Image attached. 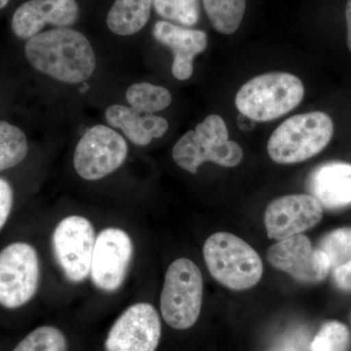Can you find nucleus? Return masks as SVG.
<instances>
[{
    "label": "nucleus",
    "mask_w": 351,
    "mask_h": 351,
    "mask_svg": "<svg viewBox=\"0 0 351 351\" xmlns=\"http://www.w3.org/2000/svg\"><path fill=\"white\" fill-rule=\"evenodd\" d=\"M334 279L341 290L351 292V260L334 270Z\"/></svg>",
    "instance_id": "obj_27"
},
{
    "label": "nucleus",
    "mask_w": 351,
    "mask_h": 351,
    "mask_svg": "<svg viewBox=\"0 0 351 351\" xmlns=\"http://www.w3.org/2000/svg\"><path fill=\"white\" fill-rule=\"evenodd\" d=\"M318 249L326 254L330 267L338 269L351 260V228L332 230L321 239Z\"/></svg>",
    "instance_id": "obj_24"
},
{
    "label": "nucleus",
    "mask_w": 351,
    "mask_h": 351,
    "mask_svg": "<svg viewBox=\"0 0 351 351\" xmlns=\"http://www.w3.org/2000/svg\"><path fill=\"white\" fill-rule=\"evenodd\" d=\"M350 343L348 327L338 321L325 323L314 337L311 351H346Z\"/></svg>",
    "instance_id": "obj_25"
},
{
    "label": "nucleus",
    "mask_w": 351,
    "mask_h": 351,
    "mask_svg": "<svg viewBox=\"0 0 351 351\" xmlns=\"http://www.w3.org/2000/svg\"><path fill=\"white\" fill-rule=\"evenodd\" d=\"M154 38L174 52L172 73L179 80H186L193 73V59L208 45L207 34L198 29H189L171 23L157 22L152 31Z\"/></svg>",
    "instance_id": "obj_15"
},
{
    "label": "nucleus",
    "mask_w": 351,
    "mask_h": 351,
    "mask_svg": "<svg viewBox=\"0 0 351 351\" xmlns=\"http://www.w3.org/2000/svg\"><path fill=\"white\" fill-rule=\"evenodd\" d=\"M214 29L219 34H232L239 29L246 10V0H202Z\"/></svg>",
    "instance_id": "obj_18"
},
{
    "label": "nucleus",
    "mask_w": 351,
    "mask_h": 351,
    "mask_svg": "<svg viewBox=\"0 0 351 351\" xmlns=\"http://www.w3.org/2000/svg\"><path fill=\"white\" fill-rule=\"evenodd\" d=\"M304 97L302 80L283 71H272L252 78L235 97L242 114L255 121H270L292 112Z\"/></svg>",
    "instance_id": "obj_2"
},
{
    "label": "nucleus",
    "mask_w": 351,
    "mask_h": 351,
    "mask_svg": "<svg viewBox=\"0 0 351 351\" xmlns=\"http://www.w3.org/2000/svg\"><path fill=\"white\" fill-rule=\"evenodd\" d=\"M40 267L36 249L25 242L8 245L0 252V306H25L38 292Z\"/></svg>",
    "instance_id": "obj_7"
},
{
    "label": "nucleus",
    "mask_w": 351,
    "mask_h": 351,
    "mask_svg": "<svg viewBox=\"0 0 351 351\" xmlns=\"http://www.w3.org/2000/svg\"><path fill=\"white\" fill-rule=\"evenodd\" d=\"M127 154L128 145L120 134L107 126L96 125L76 145L73 165L82 179L98 181L119 169Z\"/></svg>",
    "instance_id": "obj_9"
},
{
    "label": "nucleus",
    "mask_w": 351,
    "mask_h": 351,
    "mask_svg": "<svg viewBox=\"0 0 351 351\" xmlns=\"http://www.w3.org/2000/svg\"><path fill=\"white\" fill-rule=\"evenodd\" d=\"M173 159L182 169L191 174L197 173L198 167L206 161L235 167L243 159V151L237 143L228 140L226 122L219 115H208L189 131L175 145Z\"/></svg>",
    "instance_id": "obj_5"
},
{
    "label": "nucleus",
    "mask_w": 351,
    "mask_h": 351,
    "mask_svg": "<svg viewBox=\"0 0 351 351\" xmlns=\"http://www.w3.org/2000/svg\"><path fill=\"white\" fill-rule=\"evenodd\" d=\"M161 338V321L151 304L129 306L115 320L106 339V351H156Z\"/></svg>",
    "instance_id": "obj_11"
},
{
    "label": "nucleus",
    "mask_w": 351,
    "mask_h": 351,
    "mask_svg": "<svg viewBox=\"0 0 351 351\" xmlns=\"http://www.w3.org/2000/svg\"><path fill=\"white\" fill-rule=\"evenodd\" d=\"M29 151L24 132L8 122L0 121V171L22 162Z\"/></svg>",
    "instance_id": "obj_21"
},
{
    "label": "nucleus",
    "mask_w": 351,
    "mask_h": 351,
    "mask_svg": "<svg viewBox=\"0 0 351 351\" xmlns=\"http://www.w3.org/2000/svg\"><path fill=\"white\" fill-rule=\"evenodd\" d=\"M10 1V0H0V10H1L2 8H4L8 4V2Z\"/></svg>",
    "instance_id": "obj_29"
},
{
    "label": "nucleus",
    "mask_w": 351,
    "mask_h": 351,
    "mask_svg": "<svg viewBox=\"0 0 351 351\" xmlns=\"http://www.w3.org/2000/svg\"><path fill=\"white\" fill-rule=\"evenodd\" d=\"M13 351H68V341L57 327L41 326L25 337Z\"/></svg>",
    "instance_id": "obj_22"
},
{
    "label": "nucleus",
    "mask_w": 351,
    "mask_h": 351,
    "mask_svg": "<svg viewBox=\"0 0 351 351\" xmlns=\"http://www.w3.org/2000/svg\"><path fill=\"white\" fill-rule=\"evenodd\" d=\"M133 241L125 230L108 228L101 230L95 241L91 276L99 290L113 293L125 280L133 258Z\"/></svg>",
    "instance_id": "obj_10"
},
{
    "label": "nucleus",
    "mask_w": 351,
    "mask_h": 351,
    "mask_svg": "<svg viewBox=\"0 0 351 351\" xmlns=\"http://www.w3.org/2000/svg\"><path fill=\"white\" fill-rule=\"evenodd\" d=\"M154 0H115L108 14V29L117 36L137 34L147 25Z\"/></svg>",
    "instance_id": "obj_17"
},
{
    "label": "nucleus",
    "mask_w": 351,
    "mask_h": 351,
    "mask_svg": "<svg viewBox=\"0 0 351 351\" xmlns=\"http://www.w3.org/2000/svg\"><path fill=\"white\" fill-rule=\"evenodd\" d=\"M346 27H348V38H346V43H348V47L351 52V0H348L346 7Z\"/></svg>",
    "instance_id": "obj_28"
},
{
    "label": "nucleus",
    "mask_w": 351,
    "mask_h": 351,
    "mask_svg": "<svg viewBox=\"0 0 351 351\" xmlns=\"http://www.w3.org/2000/svg\"><path fill=\"white\" fill-rule=\"evenodd\" d=\"M322 217V205L313 195H291L271 201L263 221L269 239L281 241L311 230Z\"/></svg>",
    "instance_id": "obj_13"
},
{
    "label": "nucleus",
    "mask_w": 351,
    "mask_h": 351,
    "mask_svg": "<svg viewBox=\"0 0 351 351\" xmlns=\"http://www.w3.org/2000/svg\"><path fill=\"white\" fill-rule=\"evenodd\" d=\"M267 260L272 267L306 284L322 282L331 269L326 254L314 249L308 237L302 234L272 245Z\"/></svg>",
    "instance_id": "obj_12"
},
{
    "label": "nucleus",
    "mask_w": 351,
    "mask_h": 351,
    "mask_svg": "<svg viewBox=\"0 0 351 351\" xmlns=\"http://www.w3.org/2000/svg\"><path fill=\"white\" fill-rule=\"evenodd\" d=\"M152 6L164 19L193 27L199 20V0H154Z\"/></svg>",
    "instance_id": "obj_23"
},
{
    "label": "nucleus",
    "mask_w": 351,
    "mask_h": 351,
    "mask_svg": "<svg viewBox=\"0 0 351 351\" xmlns=\"http://www.w3.org/2000/svg\"><path fill=\"white\" fill-rule=\"evenodd\" d=\"M78 14L75 0H29L15 11L11 25L18 38L29 39L46 25L66 27L75 24Z\"/></svg>",
    "instance_id": "obj_14"
},
{
    "label": "nucleus",
    "mask_w": 351,
    "mask_h": 351,
    "mask_svg": "<svg viewBox=\"0 0 351 351\" xmlns=\"http://www.w3.org/2000/svg\"><path fill=\"white\" fill-rule=\"evenodd\" d=\"M95 241L93 226L84 217H66L55 228L53 252L69 282L80 283L90 276Z\"/></svg>",
    "instance_id": "obj_8"
},
{
    "label": "nucleus",
    "mask_w": 351,
    "mask_h": 351,
    "mask_svg": "<svg viewBox=\"0 0 351 351\" xmlns=\"http://www.w3.org/2000/svg\"><path fill=\"white\" fill-rule=\"evenodd\" d=\"M203 301V278L193 261L180 258L166 272L160 297L164 321L173 329L193 327L199 318Z\"/></svg>",
    "instance_id": "obj_6"
},
{
    "label": "nucleus",
    "mask_w": 351,
    "mask_h": 351,
    "mask_svg": "<svg viewBox=\"0 0 351 351\" xmlns=\"http://www.w3.org/2000/svg\"><path fill=\"white\" fill-rule=\"evenodd\" d=\"M203 255L211 276L230 290H248L262 278V258L250 245L232 233L212 234L205 242Z\"/></svg>",
    "instance_id": "obj_3"
},
{
    "label": "nucleus",
    "mask_w": 351,
    "mask_h": 351,
    "mask_svg": "<svg viewBox=\"0 0 351 351\" xmlns=\"http://www.w3.org/2000/svg\"><path fill=\"white\" fill-rule=\"evenodd\" d=\"M126 99L131 108L144 114L160 112L172 103L169 90L147 82L131 85L127 89Z\"/></svg>",
    "instance_id": "obj_20"
},
{
    "label": "nucleus",
    "mask_w": 351,
    "mask_h": 351,
    "mask_svg": "<svg viewBox=\"0 0 351 351\" xmlns=\"http://www.w3.org/2000/svg\"><path fill=\"white\" fill-rule=\"evenodd\" d=\"M25 53L36 71L64 83L85 82L96 68V57L86 36L66 27L29 38Z\"/></svg>",
    "instance_id": "obj_1"
},
{
    "label": "nucleus",
    "mask_w": 351,
    "mask_h": 351,
    "mask_svg": "<svg viewBox=\"0 0 351 351\" xmlns=\"http://www.w3.org/2000/svg\"><path fill=\"white\" fill-rule=\"evenodd\" d=\"M334 122L329 114L313 112L294 115L277 127L267 143L274 162L295 164L317 156L331 142Z\"/></svg>",
    "instance_id": "obj_4"
},
{
    "label": "nucleus",
    "mask_w": 351,
    "mask_h": 351,
    "mask_svg": "<svg viewBox=\"0 0 351 351\" xmlns=\"http://www.w3.org/2000/svg\"><path fill=\"white\" fill-rule=\"evenodd\" d=\"M13 206V191L6 180L0 178V230L5 226Z\"/></svg>",
    "instance_id": "obj_26"
},
{
    "label": "nucleus",
    "mask_w": 351,
    "mask_h": 351,
    "mask_svg": "<svg viewBox=\"0 0 351 351\" xmlns=\"http://www.w3.org/2000/svg\"><path fill=\"white\" fill-rule=\"evenodd\" d=\"M307 189L326 209L350 206L351 164L334 161L318 166L309 175Z\"/></svg>",
    "instance_id": "obj_16"
},
{
    "label": "nucleus",
    "mask_w": 351,
    "mask_h": 351,
    "mask_svg": "<svg viewBox=\"0 0 351 351\" xmlns=\"http://www.w3.org/2000/svg\"><path fill=\"white\" fill-rule=\"evenodd\" d=\"M106 120L114 128L123 132L133 144L147 145L152 138L145 128L144 113L137 112L133 108L121 105H112L106 110Z\"/></svg>",
    "instance_id": "obj_19"
}]
</instances>
